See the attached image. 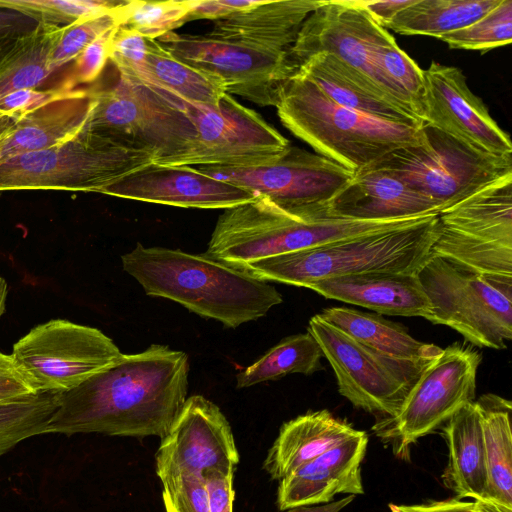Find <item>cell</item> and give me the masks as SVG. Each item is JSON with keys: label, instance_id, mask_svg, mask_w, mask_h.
<instances>
[{"label": "cell", "instance_id": "obj_1", "mask_svg": "<svg viewBox=\"0 0 512 512\" xmlns=\"http://www.w3.org/2000/svg\"><path fill=\"white\" fill-rule=\"evenodd\" d=\"M188 372V355L168 346L123 354L76 388L58 393L47 433L162 438L187 399Z\"/></svg>", "mask_w": 512, "mask_h": 512}, {"label": "cell", "instance_id": "obj_2", "mask_svg": "<svg viewBox=\"0 0 512 512\" xmlns=\"http://www.w3.org/2000/svg\"><path fill=\"white\" fill-rule=\"evenodd\" d=\"M122 266L147 295L170 299L230 328L265 316L283 301L272 285L204 253L137 244L122 255Z\"/></svg>", "mask_w": 512, "mask_h": 512}, {"label": "cell", "instance_id": "obj_3", "mask_svg": "<svg viewBox=\"0 0 512 512\" xmlns=\"http://www.w3.org/2000/svg\"><path fill=\"white\" fill-rule=\"evenodd\" d=\"M438 214L403 226L281 254L238 269L261 281L309 288L330 278L387 272L416 274L438 235Z\"/></svg>", "mask_w": 512, "mask_h": 512}, {"label": "cell", "instance_id": "obj_4", "mask_svg": "<svg viewBox=\"0 0 512 512\" xmlns=\"http://www.w3.org/2000/svg\"><path fill=\"white\" fill-rule=\"evenodd\" d=\"M281 123L314 151L357 172L390 152L415 143L422 126L394 122L341 106L300 72L279 90Z\"/></svg>", "mask_w": 512, "mask_h": 512}, {"label": "cell", "instance_id": "obj_5", "mask_svg": "<svg viewBox=\"0 0 512 512\" xmlns=\"http://www.w3.org/2000/svg\"><path fill=\"white\" fill-rule=\"evenodd\" d=\"M419 218L390 221L306 218L279 207L266 197L256 196L224 210L204 254L237 268L261 259L403 226Z\"/></svg>", "mask_w": 512, "mask_h": 512}, {"label": "cell", "instance_id": "obj_6", "mask_svg": "<svg viewBox=\"0 0 512 512\" xmlns=\"http://www.w3.org/2000/svg\"><path fill=\"white\" fill-rule=\"evenodd\" d=\"M91 96L82 130L117 147L172 165L194 142L196 130L187 115V102L177 96L162 94L119 73L114 84L91 91Z\"/></svg>", "mask_w": 512, "mask_h": 512}, {"label": "cell", "instance_id": "obj_7", "mask_svg": "<svg viewBox=\"0 0 512 512\" xmlns=\"http://www.w3.org/2000/svg\"><path fill=\"white\" fill-rule=\"evenodd\" d=\"M370 166L390 172L435 202L441 212L512 176V155L481 151L424 123L415 143L390 152Z\"/></svg>", "mask_w": 512, "mask_h": 512}, {"label": "cell", "instance_id": "obj_8", "mask_svg": "<svg viewBox=\"0 0 512 512\" xmlns=\"http://www.w3.org/2000/svg\"><path fill=\"white\" fill-rule=\"evenodd\" d=\"M430 303L426 318L468 342L505 349L512 338V276L480 274L430 255L416 273Z\"/></svg>", "mask_w": 512, "mask_h": 512}, {"label": "cell", "instance_id": "obj_9", "mask_svg": "<svg viewBox=\"0 0 512 512\" xmlns=\"http://www.w3.org/2000/svg\"><path fill=\"white\" fill-rule=\"evenodd\" d=\"M153 162L81 131L61 144L0 159V192L65 190L100 193L119 178Z\"/></svg>", "mask_w": 512, "mask_h": 512}, {"label": "cell", "instance_id": "obj_10", "mask_svg": "<svg viewBox=\"0 0 512 512\" xmlns=\"http://www.w3.org/2000/svg\"><path fill=\"white\" fill-rule=\"evenodd\" d=\"M431 254L480 274L512 276V176L441 211Z\"/></svg>", "mask_w": 512, "mask_h": 512}, {"label": "cell", "instance_id": "obj_11", "mask_svg": "<svg viewBox=\"0 0 512 512\" xmlns=\"http://www.w3.org/2000/svg\"><path fill=\"white\" fill-rule=\"evenodd\" d=\"M481 360L470 345L454 343L442 349L424 369L400 411L377 422L374 433L396 456L406 455L411 444L474 401Z\"/></svg>", "mask_w": 512, "mask_h": 512}, {"label": "cell", "instance_id": "obj_12", "mask_svg": "<svg viewBox=\"0 0 512 512\" xmlns=\"http://www.w3.org/2000/svg\"><path fill=\"white\" fill-rule=\"evenodd\" d=\"M123 353L97 328L53 319L20 338L11 356L38 392L63 393L117 362Z\"/></svg>", "mask_w": 512, "mask_h": 512}, {"label": "cell", "instance_id": "obj_13", "mask_svg": "<svg viewBox=\"0 0 512 512\" xmlns=\"http://www.w3.org/2000/svg\"><path fill=\"white\" fill-rule=\"evenodd\" d=\"M336 376L339 393L354 406L395 416L420 375L434 359L401 360L355 341L318 314L308 325Z\"/></svg>", "mask_w": 512, "mask_h": 512}, {"label": "cell", "instance_id": "obj_14", "mask_svg": "<svg viewBox=\"0 0 512 512\" xmlns=\"http://www.w3.org/2000/svg\"><path fill=\"white\" fill-rule=\"evenodd\" d=\"M213 178L263 196L306 218H324L327 203L354 172L317 153L289 145L270 163L253 167L196 166Z\"/></svg>", "mask_w": 512, "mask_h": 512}, {"label": "cell", "instance_id": "obj_15", "mask_svg": "<svg viewBox=\"0 0 512 512\" xmlns=\"http://www.w3.org/2000/svg\"><path fill=\"white\" fill-rule=\"evenodd\" d=\"M196 136L172 165L253 167L272 162L290 145L256 111L226 93L217 107L186 104Z\"/></svg>", "mask_w": 512, "mask_h": 512}, {"label": "cell", "instance_id": "obj_16", "mask_svg": "<svg viewBox=\"0 0 512 512\" xmlns=\"http://www.w3.org/2000/svg\"><path fill=\"white\" fill-rule=\"evenodd\" d=\"M156 40L178 59L220 77L226 93L261 106H276L280 87L293 75L285 51L208 34L169 32Z\"/></svg>", "mask_w": 512, "mask_h": 512}, {"label": "cell", "instance_id": "obj_17", "mask_svg": "<svg viewBox=\"0 0 512 512\" xmlns=\"http://www.w3.org/2000/svg\"><path fill=\"white\" fill-rule=\"evenodd\" d=\"M392 43H395L394 37L356 0H323L303 22L288 52V60L294 74L311 56L321 52L331 53L356 70L392 102L414 113L374 66V50Z\"/></svg>", "mask_w": 512, "mask_h": 512}, {"label": "cell", "instance_id": "obj_18", "mask_svg": "<svg viewBox=\"0 0 512 512\" xmlns=\"http://www.w3.org/2000/svg\"><path fill=\"white\" fill-rule=\"evenodd\" d=\"M239 462L230 424L219 407L201 395L186 399L156 453L161 482L208 470L234 473Z\"/></svg>", "mask_w": 512, "mask_h": 512}, {"label": "cell", "instance_id": "obj_19", "mask_svg": "<svg viewBox=\"0 0 512 512\" xmlns=\"http://www.w3.org/2000/svg\"><path fill=\"white\" fill-rule=\"evenodd\" d=\"M423 120L487 153L512 155L509 135L469 88L462 70L432 61L423 70Z\"/></svg>", "mask_w": 512, "mask_h": 512}, {"label": "cell", "instance_id": "obj_20", "mask_svg": "<svg viewBox=\"0 0 512 512\" xmlns=\"http://www.w3.org/2000/svg\"><path fill=\"white\" fill-rule=\"evenodd\" d=\"M102 194L183 208L228 209L256 197L187 165L150 162L102 189Z\"/></svg>", "mask_w": 512, "mask_h": 512}, {"label": "cell", "instance_id": "obj_21", "mask_svg": "<svg viewBox=\"0 0 512 512\" xmlns=\"http://www.w3.org/2000/svg\"><path fill=\"white\" fill-rule=\"evenodd\" d=\"M368 445L366 432H357L282 478L277 506L286 510L329 503L336 494H363L361 462Z\"/></svg>", "mask_w": 512, "mask_h": 512}, {"label": "cell", "instance_id": "obj_22", "mask_svg": "<svg viewBox=\"0 0 512 512\" xmlns=\"http://www.w3.org/2000/svg\"><path fill=\"white\" fill-rule=\"evenodd\" d=\"M438 205L390 172L368 166L327 203L324 218L390 221L439 214Z\"/></svg>", "mask_w": 512, "mask_h": 512}, {"label": "cell", "instance_id": "obj_23", "mask_svg": "<svg viewBox=\"0 0 512 512\" xmlns=\"http://www.w3.org/2000/svg\"><path fill=\"white\" fill-rule=\"evenodd\" d=\"M318 294L392 316L423 317L430 303L416 274L375 272L320 280Z\"/></svg>", "mask_w": 512, "mask_h": 512}, {"label": "cell", "instance_id": "obj_24", "mask_svg": "<svg viewBox=\"0 0 512 512\" xmlns=\"http://www.w3.org/2000/svg\"><path fill=\"white\" fill-rule=\"evenodd\" d=\"M323 0H259L215 21L209 36L289 52L305 19Z\"/></svg>", "mask_w": 512, "mask_h": 512}, {"label": "cell", "instance_id": "obj_25", "mask_svg": "<svg viewBox=\"0 0 512 512\" xmlns=\"http://www.w3.org/2000/svg\"><path fill=\"white\" fill-rule=\"evenodd\" d=\"M91 103L90 91L72 89L18 117L0 142V159L70 140L82 131Z\"/></svg>", "mask_w": 512, "mask_h": 512}, {"label": "cell", "instance_id": "obj_26", "mask_svg": "<svg viewBox=\"0 0 512 512\" xmlns=\"http://www.w3.org/2000/svg\"><path fill=\"white\" fill-rule=\"evenodd\" d=\"M296 72L311 79L328 98L341 106L394 122L415 126L424 124L415 113L392 102L356 70L331 53L321 52L311 56Z\"/></svg>", "mask_w": 512, "mask_h": 512}, {"label": "cell", "instance_id": "obj_27", "mask_svg": "<svg viewBox=\"0 0 512 512\" xmlns=\"http://www.w3.org/2000/svg\"><path fill=\"white\" fill-rule=\"evenodd\" d=\"M356 432L351 424L328 410L307 412L282 425L263 468L272 479L281 480Z\"/></svg>", "mask_w": 512, "mask_h": 512}, {"label": "cell", "instance_id": "obj_28", "mask_svg": "<svg viewBox=\"0 0 512 512\" xmlns=\"http://www.w3.org/2000/svg\"><path fill=\"white\" fill-rule=\"evenodd\" d=\"M448 447L443 474L446 487L457 499L486 498L487 466L481 416L476 402L466 404L442 427Z\"/></svg>", "mask_w": 512, "mask_h": 512}, {"label": "cell", "instance_id": "obj_29", "mask_svg": "<svg viewBox=\"0 0 512 512\" xmlns=\"http://www.w3.org/2000/svg\"><path fill=\"white\" fill-rule=\"evenodd\" d=\"M117 72L162 94L174 95L195 105L217 107L226 94V86L220 77L178 59L156 39L147 38V53L142 64Z\"/></svg>", "mask_w": 512, "mask_h": 512}, {"label": "cell", "instance_id": "obj_30", "mask_svg": "<svg viewBox=\"0 0 512 512\" xmlns=\"http://www.w3.org/2000/svg\"><path fill=\"white\" fill-rule=\"evenodd\" d=\"M360 344L401 360L433 359L442 348L413 338L401 326L378 315L346 307H331L318 314Z\"/></svg>", "mask_w": 512, "mask_h": 512}, {"label": "cell", "instance_id": "obj_31", "mask_svg": "<svg viewBox=\"0 0 512 512\" xmlns=\"http://www.w3.org/2000/svg\"><path fill=\"white\" fill-rule=\"evenodd\" d=\"M63 29L37 26L0 42V99L37 89L54 71L51 56Z\"/></svg>", "mask_w": 512, "mask_h": 512}, {"label": "cell", "instance_id": "obj_32", "mask_svg": "<svg viewBox=\"0 0 512 512\" xmlns=\"http://www.w3.org/2000/svg\"><path fill=\"white\" fill-rule=\"evenodd\" d=\"M476 402L487 466L486 499L512 508L511 401L484 394Z\"/></svg>", "mask_w": 512, "mask_h": 512}, {"label": "cell", "instance_id": "obj_33", "mask_svg": "<svg viewBox=\"0 0 512 512\" xmlns=\"http://www.w3.org/2000/svg\"><path fill=\"white\" fill-rule=\"evenodd\" d=\"M501 0H414L387 25L402 35H424L439 39L445 34L464 28Z\"/></svg>", "mask_w": 512, "mask_h": 512}, {"label": "cell", "instance_id": "obj_34", "mask_svg": "<svg viewBox=\"0 0 512 512\" xmlns=\"http://www.w3.org/2000/svg\"><path fill=\"white\" fill-rule=\"evenodd\" d=\"M322 356L321 348L310 332L286 337L238 373L236 386L247 388L287 374L310 375L321 368Z\"/></svg>", "mask_w": 512, "mask_h": 512}, {"label": "cell", "instance_id": "obj_35", "mask_svg": "<svg viewBox=\"0 0 512 512\" xmlns=\"http://www.w3.org/2000/svg\"><path fill=\"white\" fill-rule=\"evenodd\" d=\"M58 405V393L51 392L0 403V456L27 438L47 433Z\"/></svg>", "mask_w": 512, "mask_h": 512}, {"label": "cell", "instance_id": "obj_36", "mask_svg": "<svg viewBox=\"0 0 512 512\" xmlns=\"http://www.w3.org/2000/svg\"><path fill=\"white\" fill-rule=\"evenodd\" d=\"M123 2L111 0H0V9L18 12L41 26L64 29L78 21L114 11Z\"/></svg>", "mask_w": 512, "mask_h": 512}, {"label": "cell", "instance_id": "obj_37", "mask_svg": "<svg viewBox=\"0 0 512 512\" xmlns=\"http://www.w3.org/2000/svg\"><path fill=\"white\" fill-rule=\"evenodd\" d=\"M374 66L389 86L423 120L424 74L395 43L377 47L373 52Z\"/></svg>", "mask_w": 512, "mask_h": 512}, {"label": "cell", "instance_id": "obj_38", "mask_svg": "<svg viewBox=\"0 0 512 512\" xmlns=\"http://www.w3.org/2000/svg\"><path fill=\"white\" fill-rule=\"evenodd\" d=\"M189 13L190 0L124 1L119 8L120 26L157 39L189 21Z\"/></svg>", "mask_w": 512, "mask_h": 512}, {"label": "cell", "instance_id": "obj_39", "mask_svg": "<svg viewBox=\"0 0 512 512\" xmlns=\"http://www.w3.org/2000/svg\"><path fill=\"white\" fill-rule=\"evenodd\" d=\"M451 49L485 53L503 47L512 40V0H501L492 10L472 24L439 38Z\"/></svg>", "mask_w": 512, "mask_h": 512}, {"label": "cell", "instance_id": "obj_40", "mask_svg": "<svg viewBox=\"0 0 512 512\" xmlns=\"http://www.w3.org/2000/svg\"><path fill=\"white\" fill-rule=\"evenodd\" d=\"M120 6L114 11L78 21L64 28L51 56L53 69L75 60L99 36L120 26Z\"/></svg>", "mask_w": 512, "mask_h": 512}, {"label": "cell", "instance_id": "obj_41", "mask_svg": "<svg viewBox=\"0 0 512 512\" xmlns=\"http://www.w3.org/2000/svg\"><path fill=\"white\" fill-rule=\"evenodd\" d=\"M166 512H209L207 491L202 476L179 475L162 482Z\"/></svg>", "mask_w": 512, "mask_h": 512}, {"label": "cell", "instance_id": "obj_42", "mask_svg": "<svg viewBox=\"0 0 512 512\" xmlns=\"http://www.w3.org/2000/svg\"><path fill=\"white\" fill-rule=\"evenodd\" d=\"M117 27L99 36L77 56L67 85L73 88L75 84L91 83L100 76L109 59L111 42Z\"/></svg>", "mask_w": 512, "mask_h": 512}, {"label": "cell", "instance_id": "obj_43", "mask_svg": "<svg viewBox=\"0 0 512 512\" xmlns=\"http://www.w3.org/2000/svg\"><path fill=\"white\" fill-rule=\"evenodd\" d=\"M147 53V38L133 29L118 26L112 38L109 59L117 71L142 64Z\"/></svg>", "mask_w": 512, "mask_h": 512}, {"label": "cell", "instance_id": "obj_44", "mask_svg": "<svg viewBox=\"0 0 512 512\" xmlns=\"http://www.w3.org/2000/svg\"><path fill=\"white\" fill-rule=\"evenodd\" d=\"M73 88L65 84L62 88L38 90L22 89L0 99V111L20 117L60 96Z\"/></svg>", "mask_w": 512, "mask_h": 512}, {"label": "cell", "instance_id": "obj_45", "mask_svg": "<svg viewBox=\"0 0 512 512\" xmlns=\"http://www.w3.org/2000/svg\"><path fill=\"white\" fill-rule=\"evenodd\" d=\"M37 394L15 365L11 354L0 351V403L19 401Z\"/></svg>", "mask_w": 512, "mask_h": 512}, {"label": "cell", "instance_id": "obj_46", "mask_svg": "<svg viewBox=\"0 0 512 512\" xmlns=\"http://www.w3.org/2000/svg\"><path fill=\"white\" fill-rule=\"evenodd\" d=\"M207 491L209 512H232L233 473L208 470L202 475Z\"/></svg>", "mask_w": 512, "mask_h": 512}, {"label": "cell", "instance_id": "obj_47", "mask_svg": "<svg viewBox=\"0 0 512 512\" xmlns=\"http://www.w3.org/2000/svg\"><path fill=\"white\" fill-rule=\"evenodd\" d=\"M259 0H190L189 21L194 19L221 20L243 11Z\"/></svg>", "mask_w": 512, "mask_h": 512}, {"label": "cell", "instance_id": "obj_48", "mask_svg": "<svg viewBox=\"0 0 512 512\" xmlns=\"http://www.w3.org/2000/svg\"><path fill=\"white\" fill-rule=\"evenodd\" d=\"M473 500L452 498L424 504H389L390 512H472Z\"/></svg>", "mask_w": 512, "mask_h": 512}, {"label": "cell", "instance_id": "obj_49", "mask_svg": "<svg viewBox=\"0 0 512 512\" xmlns=\"http://www.w3.org/2000/svg\"><path fill=\"white\" fill-rule=\"evenodd\" d=\"M357 4L365 9L368 14L383 28L386 29L391 20L405 7L411 5L414 0H384L364 1L356 0Z\"/></svg>", "mask_w": 512, "mask_h": 512}, {"label": "cell", "instance_id": "obj_50", "mask_svg": "<svg viewBox=\"0 0 512 512\" xmlns=\"http://www.w3.org/2000/svg\"><path fill=\"white\" fill-rule=\"evenodd\" d=\"M36 26V22L18 12L0 9V42Z\"/></svg>", "mask_w": 512, "mask_h": 512}, {"label": "cell", "instance_id": "obj_51", "mask_svg": "<svg viewBox=\"0 0 512 512\" xmlns=\"http://www.w3.org/2000/svg\"><path fill=\"white\" fill-rule=\"evenodd\" d=\"M354 495L341 498L337 501L325 503L318 506H299L288 509L287 512H340L344 507L350 504Z\"/></svg>", "mask_w": 512, "mask_h": 512}, {"label": "cell", "instance_id": "obj_52", "mask_svg": "<svg viewBox=\"0 0 512 512\" xmlns=\"http://www.w3.org/2000/svg\"><path fill=\"white\" fill-rule=\"evenodd\" d=\"M472 512H512V508L484 498L473 500Z\"/></svg>", "mask_w": 512, "mask_h": 512}, {"label": "cell", "instance_id": "obj_53", "mask_svg": "<svg viewBox=\"0 0 512 512\" xmlns=\"http://www.w3.org/2000/svg\"><path fill=\"white\" fill-rule=\"evenodd\" d=\"M17 121V117L14 115L3 113L0 115V142L14 126Z\"/></svg>", "mask_w": 512, "mask_h": 512}, {"label": "cell", "instance_id": "obj_54", "mask_svg": "<svg viewBox=\"0 0 512 512\" xmlns=\"http://www.w3.org/2000/svg\"><path fill=\"white\" fill-rule=\"evenodd\" d=\"M8 294V285L4 278L0 277V317L5 311V303Z\"/></svg>", "mask_w": 512, "mask_h": 512}]
</instances>
